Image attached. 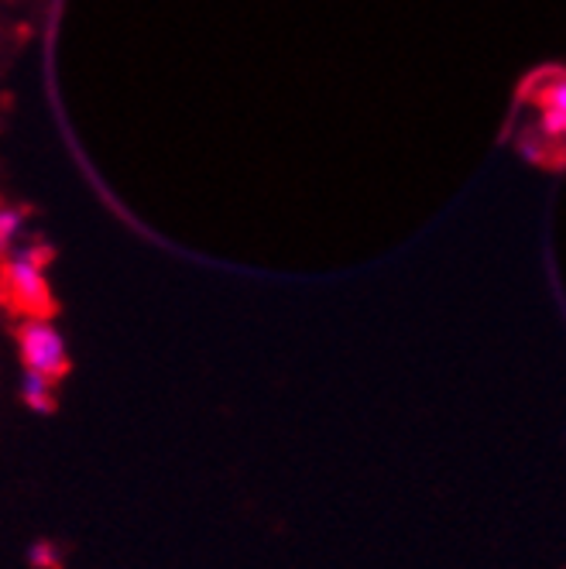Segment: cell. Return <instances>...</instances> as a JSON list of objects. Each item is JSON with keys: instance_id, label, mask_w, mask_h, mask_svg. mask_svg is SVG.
I'll use <instances>...</instances> for the list:
<instances>
[{"instance_id": "3", "label": "cell", "mask_w": 566, "mask_h": 569, "mask_svg": "<svg viewBox=\"0 0 566 569\" xmlns=\"http://www.w3.org/2000/svg\"><path fill=\"white\" fill-rule=\"evenodd\" d=\"M4 289L28 316L49 309L46 254L34 243H18L11 254H4Z\"/></svg>"}, {"instance_id": "4", "label": "cell", "mask_w": 566, "mask_h": 569, "mask_svg": "<svg viewBox=\"0 0 566 569\" xmlns=\"http://www.w3.org/2000/svg\"><path fill=\"white\" fill-rule=\"evenodd\" d=\"M18 398L28 412H38V416H49L56 409V381L46 378V375H31V371H21V381H18Z\"/></svg>"}, {"instance_id": "2", "label": "cell", "mask_w": 566, "mask_h": 569, "mask_svg": "<svg viewBox=\"0 0 566 569\" xmlns=\"http://www.w3.org/2000/svg\"><path fill=\"white\" fill-rule=\"evenodd\" d=\"M18 357L24 371L59 381L69 368V343L46 312H34L18 327Z\"/></svg>"}, {"instance_id": "5", "label": "cell", "mask_w": 566, "mask_h": 569, "mask_svg": "<svg viewBox=\"0 0 566 569\" xmlns=\"http://www.w3.org/2000/svg\"><path fill=\"white\" fill-rule=\"evenodd\" d=\"M24 243V217L14 207H0V254H11Z\"/></svg>"}, {"instance_id": "1", "label": "cell", "mask_w": 566, "mask_h": 569, "mask_svg": "<svg viewBox=\"0 0 566 569\" xmlns=\"http://www.w3.org/2000/svg\"><path fill=\"white\" fill-rule=\"evenodd\" d=\"M515 100L533 103V120H518V148L546 169H563L566 161V69L546 66L522 79Z\"/></svg>"}, {"instance_id": "6", "label": "cell", "mask_w": 566, "mask_h": 569, "mask_svg": "<svg viewBox=\"0 0 566 569\" xmlns=\"http://www.w3.org/2000/svg\"><path fill=\"white\" fill-rule=\"evenodd\" d=\"M28 562H31L34 569H56L59 549H56L52 542H34V546L28 549Z\"/></svg>"}]
</instances>
